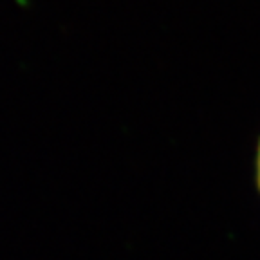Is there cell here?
<instances>
[{"mask_svg": "<svg viewBox=\"0 0 260 260\" xmlns=\"http://www.w3.org/2000/svg\"><path fill=\"white\" fill-rule=\"evenodd\" d=\"M256 174H258V186H260V146H258V159H256Z\"/></svg>", "mask_w": 260, "mask_h": 260, "instance_id": "1", "label": "cell"}]
</instances>
